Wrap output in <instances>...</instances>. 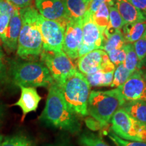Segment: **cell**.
Listing matches in <instances>:
<instances>
[{
  "instance_id": "cell-1",
  "label": "cell",
  "mask_w": 146,
  "mask_h": 146,
  "mask_svg": "<svg viewBox=\"0 0 146 146\" xmlns=\"http://www.w3.org/2000/svg\"><path fill=\"white\" fill-rule=\"evenodd\" d=\"M39 120L45 125L76 133L81 130V123L66 103L60 87L54 82L49 87L46 103Z\"/></svg>"
},
{
  "instance_id": "cell-2",
  "label": "cell",
  "mask_w": 146,
  "mask_h": 146,
  "mask_svg": "<svg viewBox=\"0 0 146 146\" xmlns=\"http://www.w3.org/2000/svg\"><path fill=\"white\" fill-rule=\"evenodd\" d=\"M22 27L16 54L23 60L36 59L43 52V41L39 27V16L33 5L20 9Z\"/></svg>"
},
{
  "instance_id": "cell-3",
  "label": "cell",
  "mask_w": 146,
  "mask_h": 146,
  "mask_svg": "<svg viewBox=\"0 0 146 146\" xmlns=\"http://www.w3.org/2000/svg\"><path fill=\"white\" fill-rule=\"evenodd\" d=\"M8 74L18 87H49L54 82L47 67L39 62L11 61Z\"/></svg>"
},
{
  "instance_id": "cell-4",
  "label": "cell",
  "mask_w": 146,
  "mask_h": 146,
  "mask_svg": "<svg viewBox=\"0 0 146 146\" xmlns=\"http://www.w3.org/2000/svg\"><path fill=\"white\" fill-rule=\"evenodd\" d=\"M125 102L118 88L108 91H92L89 94L87 104L88 114L104 128L108 125L114 113Z\"/></svg>"
},
{
  "instance_id": "cell-5",
  "label": "cell",
  "mask_w": 146,
  "mask_h": 146,
  "mask_svg": "<svg viewBox=\"0 0 146 146\" xmlns=\"http://www.w3.org/2000/svg\"><path fill=\"white\" fill-rule=\"evenodd\" d=\"M66 103L71 110L77 116H88L87 104L91 85L86 76L76 71L60 87Z\"/></svg>"
},
{
  "instance_id": "cell-6",
  "label": "cell",
  "mask_w": 146,
  "mask_h": 146,
  "mask_svg": "<svg viewBox=\"0 0 146 146\" xmlns=\"http://www.w3.org/2000/svg\"><path fill=\"white\" fill-rule=\"evenodd\" d=\"M113 133L128 141L146 142V124L138 121L120 108L111 118Z\"/></svg>"
},
{
  "instance_id": "cell-7",
  "label": "cell",
  "mask_w": 146,
  "mask_h": 146,
  "mask_svg": "<svg viewBox=\"0 0 146 146\" xmlns=\"http://www.w3.org/2000/svg\"><path fill=\"white\" fill-rule=\"evenodd\" d=\"M41 62L47 67L56 83L60 87L75 73L76 68L72 60L63 51H44L40 55Z\"/></svg>"
},
{
  "instance_id": "cell-8",
  "label": "cell",
  "mask_w": 146,
  "mask_h": 146,
  "mask_svg": "<svg viewBox=\"0 0 146 146\" xmlns=\"http://www.w3.org/2000/svg\"><path fill=\"white\" fill-rule=\"evenodd\" d=\"M39 27L43 41V50L49 52L62 51L65 29L57 22L47 20L41 14Z\"/></svg>"
},
{
  "instance_id": "cell-9",
  "label": "cell",
  "mask_w": 146,
  "mask_h": 146,
  "mask_svg": "<svg viewBox=\"0 0 146 146\" xmlns=\"http://www.w3.org/2000/svg\"><path fill=\"white\" fill-rule=\"evenodd\" d=\"M77 67L84 75L93 74L99 70L110 72L115 70V66L112 63L108 55L104 50H95L78 58Z\"/></svg>"
},
{
  "instance_id": "cell-10",
  "label": "cell",
  "mask_w": 146,
  "mask_h": 146,
  "mask_svg": "<svg viewBox=\"0 0 146 146\" xmlns=\"http://www.w3.org/2000/svg\"><path fill=\"white\" fill-rule=\"evenodd\" d=\"M35 5L43 18L57 22L64 29L71 20L63 0H35Z\"/></svg>"
},
{
  "instance_id": "cell-11",
  "label": "cell",
  "mask_w": 146,
  "mask_h": 146,
  "mask_svg": "<svg viewBox=\"0 0 146 146\" xmlns=\"http://www.w3.org/2000/svg\"><path fill=\"white\" fill-rule=\"evenodd\" d=\"M117 88L125 101L146 102V79L140 69L132 73L125 83Z\"/></svg>"
},
{
  "instance_id": "cell-12",
  "label": "cell",
  "mask_w": 146,
  "mask_h": 146,
  "mask_svg": "<svg viewBox=\"0 0 146 146\" xmlns=\"http://www.w3.org/2000/svg\"><path fill=\"white\" fill-rule=\"evenodd\" d=\"M81 19H71L65 29L62 51L71 60L78 58V49L83 43Z\"/></svg>"
},
{
  "instance_id": "cell-13",
  "label": "cell",
  "mask_w": 146,
  "mask_h": 146,
  "mask_svg": "<svg viewBox=\"0 0 146 146\" xmlns=\"http://www.w3.org/2000/svg\"><path fill=\"white\" fill-rule=\"evenodd\" d=\"M92 15L86 12L83 17V43L91 47L94 50H101L104 31L94 21Z\"/></svg>"
},
{
  "instance_id": "cell-14",
  "label": "cell",
  "mask_w": 146,
  "mask_h": 146,
  "mask_svg": "<svg viewBox=\"0 0 146 146\" xmlns=\"http://www.w3.org/2000/svg\"><path fill=\"white\" fill-rule=\"evenodd\" d=\"M21 88V96L14 106H18L23 112V118L30 112H35L41 100V97L38 94L36 88L32 87H19Z\"/></svg>"
},
{
  "instance_id": "cell-15",
  "label": "cell",
  "mask_w": 146,
  "mask_h": 146,
  "mask_svg": "<svg viewBox=\"0 0 146 146\" xmlns=\"http://www.w3.org/2000/svg\"><path fill=\"white\" fill-rule=\"evenodd\" d=\"M114 6L125 24L146 22V13L139 10L128 0H114Z\"/></svg>"
},
{
  "instance_id": "cell-16",
  "label": "cell",
  "mask_w": 146,
  "mask_h": 146,
  "mask_svg": "<svg viewBox=\"0 0 146 146\" xmlns=\"http://www.w3.org/2000/svg\"><path fill=\"white\" fill-rule=\"evenodd\" d=\"M22 27V20L20 14V9L17 8L10 18L6 37L3 45L9 52H14L18 46V41Z\"/></svg>"
},
{
  "instance_id": "cell-17",
  "label": "cell",
  "mask_w": 146,
  "mask_h": 146,
  "mask_svg": "<svg viewBox=\"0 0 146 146\" xmlns=\"http://www.w3.org/2000/svg\"><path fill=\"white\" fill-rule=\"evenodd\" d=\"M146 30V22L125 24L121 29L126 43H134L141 37Z\"/></svg>"
},
{
  "instance_id": "cell-18",
  "label": "cell",
  "mask_w": 146,
  "mask_h": 146,
  "mask_svg": "<svg viewBox=\"0 0 146 146\" xmlns=\"http://www.w3.org/2000/svg\"><path fill=\"white\" fill-rule=\"evenodd\" d=\"M121 108L135 119L141 123L146 124L145 102L125 101Z\"/></svg>"
},
{
  "instance_id": "cell-19",
  "label": "cell",
  "mask_w": 146,
  "mask_h": 146,
  "mask_svg": "<svg viewBox=\"0 0 146 146\" xmlns=\"http://www.w3.org/2000/svg\"><path fill=\"white\" fill-rule=\"evenodd\" d=\"M66 8L71 19L77 20L83 18L88 10L90 3L85 0H63Z\"/></svg>"
},
{
  "instance_id": "cell-20",
  "label": "cell",
  "mask_w": 146,
  "mask_h": 146,
  "mask_svg": "<svg viewBox=\"0 0 146 146\" xmlns=\"http://www.w3.org/2000/svg\"><path fill=\"white\" fill-rule=\"evenodd\" d=\"M126 43H127L121 30H118L114 33L103 36L101 50L108 54L112 50L122 48Z\"/></svg>"
},
{
  "instance_id": "cell-21",
  "label": "cell",
  "mask_w": 146,
  "mask_h": 146,
  "mask_svg": "<svg viewBox=\"0 0 146 146\" xmlns=\"http://www.w3.org/2000/svg\"><path fill=\"white\" fill-rule=\"evenodd\" d=\"M114 70L104 72L99 70L93 74L85 75L91 86L110 87L114 77Z\"/></svg>"
},
{
  "instance_id": "cell-22",
  "label": "cell",
  "mask_w": 146,
  "mask_h": 146,
  "mask_svg": "<svg viewBox=\"0 0 146 146\" xmlns=\"http://www.w3.org/2000/svg\"><path fill=\"white\" fill-rule=\"evenodd\" d=\"M108 8L110 13L109 25L104 31L103 36L114 33L116 31L121 30L123 27L125 25L116 7L110 6Z\"/></svg>"
},
{
  "instance_id": "cell-23",
  "label": "cell",
  "mask_w": 146,
  "mask_h": 146,
  "mask_svg": "<svg viewBox=\"0 0 146 146\" xmlns=\"http://www.w3.org/2000/svg\"><path fill=\"white\" fill-rule=\"evenodd\" d=\"M126 51V58L123 65L129 72L133 73L137 70H139V60L138 59L133 43H127L124 45Z\"/></svg>"
},
{
  "instance_id": "cell-24",
  "label": "cell",
  "mask_w": 146,
  "mask_h": 146,
  "mask_svg": "<svg viewBox=\"0 0 146 146\" xmlns=\"http://www.w3.org/2000/svg\"><path fill=\"white\" fill-rule=\"evenodd\" d=\"M93 20L96 24L104 31L109 25L110 13L109 8L107 4L102 3L99 7L98 10L92 15Z\"/></svg>"
},
{
  "instance_id": "cell-25",
  "label": "cell",
  "mask_w": 146,
  "mask_h": 146,
  "mask_svg": "<svg viewBox=\"0 0 146 146\" xmlns=\"http://www.w3.org/2000/svg\"><path fill=\"white\" fill-rule=\"evenodd\" d=\"M78 141L81 146H109L98 135L89 132L80 135Z\"/></svg>"
},
{
  "instance_id": "cell-26",
  "label": "cell",
  "mask_w": 146,
  "mask_h": 146,
  "mask_svg": "<svg viewBox=\"0 0 146 146\" xmlns=\"http://www.w3.org/2000/svg\"><path fill=\"white\" fill-rule=\"evenodd\" d=\"M132 73L129 72L127 68H125V66L123 64H120L119 66L116 67L114 73V77H113L112 83L111 84V87H120L124 83H125L126 81L129 78Z\"/></svg>"
},
{
  "instance_id": "cell-27",
  "label": "cell",
  "mask_w": 146,
  "mask_h": 146,
  "mask_svg": "<svg viewBox=\"0 0 146 146\" xmlns=\"http://www.w3.org/2000/svg\"><path fill=\"white\" fill-rule=\"evenodd\" d=\"M0 146H35L33 142L28 137L16 135L3 139Z\"/></svg>"
},
{
  "instance_id": "cell-28",
  "label": "cell",
  "mask_w": 146,
  "mask_h": 146,
  "mask_svg": "<svg viewBox=\"0 0 146 146\" xmlns=\"http://www.w3.org/2000/svg\"><path fill=\"white\" fill-rule=\"evenodd\" d=\"M133 46H134V49L141 64V63L146 57V30L141 37L133 43Z\"/></svg>"
},
{
  "instance_id": "cell-29",
  "label": "cell",
  "mask_w": 146,
  "mask_h": 146,
  "mask_svg": "<svg viewBox=\"0 0 146 146\" xmlns=\"http://www.w3.org/2000/svg\"><path fill=\"white\" fill-rule=\"evenodd\" d=\"M108 57L112 62V63L115 66V67L119 66L120 64H123L126 58V51L124 46L122 48L116 49L110 51L108 53Z\"/></svg>"
},
{
  "instance_id": "cell-30",
  "label": "cell",
  "mask_w": 146,
  "mask_h": 146,
  "mask_svg": "<svg viewBox=\"0 0 146 146\" xmlns=\"http://www.w3.org/2000/svg\"><path fill=\"white\" fill-rule=\"evenodd\" d=\"M108 136L117 146H146V142L128 141L119 137L113 132L109 133Z\"/></svg>"
},
{
  "instance_id": "cell-31",
  "label": "cell",
  "mask_w": 146,
  "mask_h": 146,
  "mask_svg": "<svg viewBox=\"0 0 146 146\" xmlns=\"http://www.w3.org/2000/svg\"><path fill=\"white\" fill-rule=\"evenodd\" d=\"M11 16L8 14L0 12V40L5 41Z\"/></svg>"
},
{
  "instance_id": "cell-32",
  "label": "cell",
  "mask_w": 146,
  "mask_h": 146,
  "mask_svg": "<svg viewBox=\"0 0 146 146\" xmlns=\"http://www.w3.org/2000/svg\"><path fill=\"white\" fill-rule=\"evenodd\" d=\"M102 3H106L108 7L114 6V0H92L87 12L94 14Z\"/></svg>"
},
{
  "instance_id": "cell-33",
  "label": "cell",
  "mask_w": 146,
  "mask_h": 146,
  "mask_svg": "<svg viewBox=\"0 0 146 146\" xmlns=\"http://www.w3.org/2000/svg\"><path fill=\"white\" fill-rule=\"evenodd\" d=\"M8 68L3 57L0 56V88L8 79Z\"/></svg>"
},
{
  "instance_id": "cell-34",
  "label": "cell",
  "mask_w": 146,
  "mask_h": 146,
  "mask_svg": "<svg viewBox=\"0 0 146 146\" xmlns=\"http://www.w3.org/2000/svg\"><path fill=\"white\" fill-rule=\"evenodd\" d=\"M16 9L17 8L9 3L7 0H0V12L8 14L12 17Z\"/></svg>"
},
{
  "instance_id": "cell-35",
  "label": "cell",
  "mask_w": 146,
  "mask_h": 146,
  "mask_svg": "<svg viewBox=\"0 0 146 146\" xmlns=\"http://www.w3.org/2000/svg\"><path fill=\"white\" fill-rule=\"evenodd\" d=\"M7 1L16 8L22 9L32 5L33 1L35 0H7Z\"/></svg>"
},
{
  "instance_id": "cell-36",
  "label": "cell",
  "mask_w": 146,
  "mask_h": 146,
  "mask_svg": "<svg viewBox=\"0 0 146 146\" xmlns=\"http://www.w3.org/2000/svg\"><path fill=\"white\" fill-rule=\"evenodd\" d=\"M85 123L86 124L87 127H88L90 130L92 131H98L103 128L96 120H95L94 118H93L92 117L85 118Z\"/></svg>"
},
{
  "instance_id": "cell-37",
  "label": "cell",
  "mask_w": 146,
  "mask_h": 146,
  "mask_svg": "<svg viewBox=\"0 0 146 146\" xmlns=\"http://www.w3.org/2000/svg\"><path fill=\"white\" fill-rule=\"evenodd\" d=\"M128 1L139 10L146 13V0H128Z\"/></svg>"
},
{
  "instance_id": "cell-38",
  "label": "cell",
  "mask_w": 146,
  "mask_h": 146,
  "mask_svg": "<svg viewBox=\"0 0 146 146\" xmlns=\"http://www.w3.org/2000/svg\"><path fill=\"white\" fill-rule=\"evenodd\" d=\"M139 69L142 72H146V57L143 60V61L141 63V64H140Z\"/></svg>"
},
{
  "instance_id": "cell-39",
  "label": "cell",
  "mask_w": 146,
  "mask_h": 146,
  "mask_svg": "<svg viewBox=\"0 0 146 146\" xmlns=\"http://www.w3.org/2000/svg\"><path fill=\"white\" fill-rule=\"evenodd\" d=\"M3 140V137L2 135H1V133H0V145H1V143H2Z\"/></svg>"
},
{
  "instance_id": "cell-40",
  "label": "cell",
  "mask_w": 146,
  "mask_h": 146,
  "mask_svg": "<svg viewBox=\"0 0 146 146\" xmlns=\"http://www.w3.org/2000/svg\"><path fill=\"white\" fill-rule=\"evenodd\" d=\"M0 56L3 57V53L2 52V50H1V46H0Z\"/></svg>"
},
{
  "instance_id": "cell-41",
  "label": "cell",
  "mask_w": 146,
  "mask_h": 146,
  "mask_svg": "<svg viewBox=\"0 0 146 146\" xmlns=\"http://www.w3.org/2000/svg\"><path fill=\"white\" fill-rule=\"evenodd\" d=\"M49 146H71V145H52Z\"/></svg>"
},
{
  "instance_id": "cell-42",
  "label": "cell",
  "mask_w": 146,
  "mask_h": 146,
  "mask_svg": "<svg viewBox=\"0 0 146 146\" xmlns=\"http://www.w3.org/2000/svg\"><path fill=\"white\" fill-rule=\"evenodd\" d=\"M85 1H86L87 3H90L91 2V1H92V0H85Z\"/></svg>"
},
{
  "instance_id": "cell-43",
  "label": "cell",
  "mask_w": 146,
  "mask_h": 146,
  "mask_svg": "<svg viewBox=\"0 0 146 146\" xmlns=\"http://www.w3.org/2000/svg\"><path fill=\"white\" fill-rule=\"evenodd\" d=\"M143 74L144 77H145V79H146V72H143Z\"/></svg>"
}]
</instances>
